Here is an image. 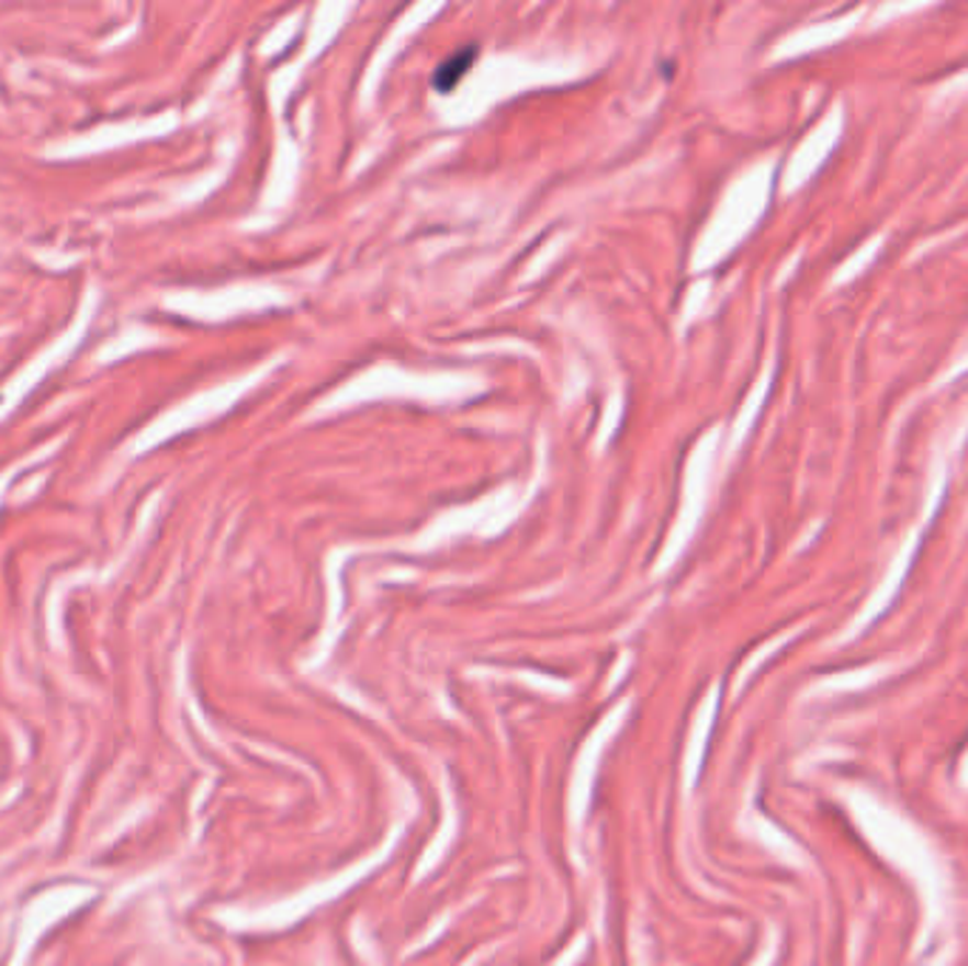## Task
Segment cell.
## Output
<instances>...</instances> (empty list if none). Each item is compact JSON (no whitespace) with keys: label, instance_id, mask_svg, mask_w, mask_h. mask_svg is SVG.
I'll use <instances>...</instances> for the list:
<instances>
[{"label":"cell","instance_id":"1","mask_svg":"<svg viewBox=\"0 0 968 966\" xmlns=\"http://www.w3.org/2000/svg\"><path fill=\"white\" fill-rule=\"evenodd\" d=\"M473 55H476V52H473V48H468L464 55H462V52H459V55L453 57L451 63H444V66H439L437 77H434V82H437L439 91H451L453 82H457L459 77H462L464 71H468V66H471Z\"/></svg>","mask_w":968,"mask_h":966}]
</instances>
